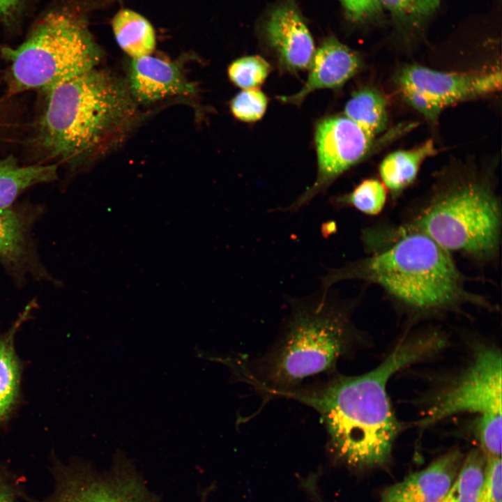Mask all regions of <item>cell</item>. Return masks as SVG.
Returning <instances> with one entry per match:
<instances>
[{"instance_id":"cell-17","label":"cell","mask_w":502,"mask_h":502,"mask_svg":"<svg viewBox=\"0 0 502 502\" xmlns=\"http://www.w3.org/2000/svg\"><path fill=\"white\" fill-rule=\"evenodd\" d=\"M432 139L406 150H397L388 154L379 167L381 181L396 199L416 179L420 167L428 158L436 153Z\"/></svg>"},{"instance_id":"cell-31","label":"cell","mask_w":502,"mask_h":502,"mask_svg":"<svg viewBox=\"0 0 502 502\" xmlns=\"http://www.w3.org/2000/svg\"><path fill=\"white\" fill-rule=\"evenodd\" d=\"M20 0H0V16L10 17L17 9Z\"/></svg>"},{"instance_id":"cell-14","label":"cell","mask_w":502,"mask_h":502,"mask_svg":"<svg viewBox=\"0 0 502 502\" xmlns=\"http://www.w3.org/2000/svg\"><path fill=\"white\" fill-rule=\"evenodd\" d=\"M56 487L43 501L32 502H144L130 485L97 480L62 465L54 468Z\"/></svg>"},{"instance_id":"cell-5","label":"cell","mask_w":502,"mask_h":502,"mask_svg":"<svg viewBox=\"0 0 502 502\" xmlns=\"http://www.w3.org/2000/svg\"><path fill=\"white\" fill-rule=\"evenodd\" d=\"M352 305L323 290L295 301L279 340L257 363L253 379L265 390L285 396L302 381L333 370L356 340Z\"/></svg>"},{"instance_id":"cell-15","label":"cell","mask_w":502,"mask_h":502,"mask_svg":"<svg viewBox=\"0 0 502 502\" xmlns=\"http://www.w3.org/2000/svg\"><path fill=\"white\" fill-rule=\"evenodd\" d=\"M0 263L16 275L40 268L28 219L13 206L0 209Z\"/></svg>"},{"instance_id":"cell-21","label":"cell","mask_w":502,"mask_h":502,"mask_svg":"<svg viewBox=\"0 0 502 502\" xmlns=\"http://www.w3.org/2000/svg\"><path fill=\"white\" fill-rule=\"evenodd\" d=\"M487 458L478 450L464 458L458 474L439 502H477L486 478Z\"/></svg>"},{"instance_id":"cell-27","label":"cell","mask_w":502,"mask_h":502,"mask_svg":"<svg viewBox=\"0 0 502 502\" xmlns=\"http://www.w3.org/2000/svg\"><path fill=\"white\" fill-rule=\"evenodd\" d=\"M348 15L361 21L375 17L382 10L379 0H341Z\"/></svg>"},{"instance_id":"cell-1","label":"cell","mask_w":502,"mask_h":502,"mask_svg":"<svg viewBox=\"0 0 502 502\" xmlns=\"http://www.w3.org/2000/svg\"><path fill=\"white\" fill-rule=\"evenodd\" d=\"M362 241L366 255L330 269L323 290L344 280L363 281L416 316L458 312L467 305L495 309L469 289L452 254L425 234L402 222L382 224L364 229Z\"/></svg>"},{"instance_id":"cell-22","label":"cell","mask_w":502,"mask_h":502,"mask_svg":"<svg viewBox=\"0 0 502 502\" xmlns=\"http://www.w3.org/2000/svg\"><path fill=\"white\" fill-rule=\"evenodd\" d=\"M388 190L381 180L368 178L363 180L351 192L334 197L331 203L335 208H353L370 216L379 215L384 208Z\"/></svg>"},{"instance_id":"cell-3","label":"cell","mask_w":502,"mask_h":502,"mask_svg":"<svg viewBox=\"0 0 502 502\" xmlns=\"http://www.w3.org/2000/svg\"><path fill=\"white\" fill-rule=\"evenodd\" d=\"M492 178L473 169L444 172L401 222L452 254L458 253L479 264L495 261L502 213Z\"/></svg>"},{"instance_id":"cell-10","label":"cell","mask_w":502,"mask_h":502,"mask_svg":"<svg viewBox=\"0 0 502 502\" xmlns=\"http://www.w3.org/2000/svg\"><path fill=\"white\" fill-rule=\"evenodd\" d=\"M463 459L457 449L445 453L425 469L386 488L381 502H439L455 480Z\"/></svg>"},{"instance_id":"cell-16","label":"cell","mask_w":502,"mask_h":502,"mask_svg":"<svg viewBox=\"0 0 502 502\" xmlns=\"http://www.w3.org/2000/svg\"><path fill=\"white\" fill-rule=\"evenodd\" d=\"M34 307V302L29 303L11 327L0 333V425L10 418L19 402L22 366L15 349V337Z\"/></svg>"},{"instance_id":"cell-25","label":"cell","mask_w":502,"mask_h":502,"mask_svg":"<svg viewBox=\"0 0 502 502\" xmlns=\"http://www.w3.org/2000/svg\"><path fill=\"white\" fill-rule=\"evenodd\" d=\"M486 478L477 502H501V458L486 457Z\"/></svg>"},{"instance_id":"cell-20","label":"cell","mask_w":502,"mask_h":502,"mask_svg":"<svg viewBox=\"0 0 502 502\" xmlns=\"http://www.w3.org/2000/svg\"><path fill=\"white\" fill-rule=\"evenodd\" d=\"M344 112L345 116L372 137H377L387 128V102L375 87L365 86L353 92Z\"/></svg>"},{"instance_id":"cell-26","label":"cell","mask_w":502,"mask_h":502,"mask_svg":"<svg viewBox=\"0 0 502 502\" xmlns=\"http://www.w3.org/2000/svg\"><path fill=\"white\" fill-rule=\"evenodd\" d=\"M404 100L419 112L428 122L435 125L443 111L423 93L410 87H400Z\"/></svg>"},{"instance_id":"cell-19","label":"cell","mask_w":502,"mask_h":502,"mask_svg":"<svg viewBox=\"0 0 502 502\" xmlns=\"http://www.w3.org/2000/svg\"><path fill=\"white\" fill-rule=\"evenodd\" d=\"M120 47L132 58L150 55L155 47V33L151 24L139 13L122 9L112 22Z\"/></svg>"},{"instance_id":"cell-2","label":"cell","mask_w":502,"mask_h":502,"mask_svg":"<svg viewBox=\"0 0 502 502\" xmlns=\"http://www.w3.org/2000/svg\"><path fill=\"white\" fill-rule=\"evenodd\" d=\"M443 344L435 332L407 337L367 373L338 375L323 385L295 389L286 396L316 409L327 429L330 448L342 462L357 469L379 466L389 460L401 429L387 393L389 379Z\"/></svg>"},{"instance_id":"cell-24","label":"cell","mask_w":502,"mask_h":502,"mask_svg":"<svg viewBox=\"0 0 502 502\" xmlns=\"http://www.w3.org/2000/svg\"><path fill=\"white\" fill-rule=\"evenodd\" d=\"M268 104L265 94L257 89H244L238 93L230 104L233 115L244 122H254L264 114Z\"/></svg>"},{"instance_id":"cell-6","label":"cell","mask_w":502,"mask_h":502,"mask_svg":"<svg viewBox=\"0 0 502 502\" xmlns=\"http://www.w3.org/2000/svg\"><path fill=\"white\" fill-rule=\"evenodd\" d=\"M4 52L17 90L47 91L94 69L101 58L84 22L61 10L46 15L24 43Z\"/></svg>"},{"instance_id":"cell-12","label":"cell","mask_w":502,"mask_h":502,"mask_svg":"<svg viewBox=\"0 0 502 502\" xmlns=\"http://www.w3.org/2000/svg\"><path fill=\"white\" fill-rule=\"evenodd\" d=\"M128 88L134 100L141 103L195 93V86L187 81L178 66L151 55L132 58Z\"/></svg>"},{"instance_id":"cell-11","label":"cell","mask_w":502,"mask_h":502,"mask_svg":"<svg viewBox=\"0 0 502 502\" xmlns=\"http://www.w3.org/2000/svg\"><path fill=\"white\" fill-rule=\"evenodd\" d=\"M309 67L307 79L301 89L294 95L280 97L281 101L300 104L316 90L340 87L360 70L361 61L347 45L329 38L314 52Z\"/></svg>"},{"instance_id":"cell-7","label":"cell","mask_w":502,"mask_h":502,"mask_svg":"<svg viewBox=\"0 0 502 502\" xmlns=\"http://www.w3.org/2000/svg\"><path fill=\"white\" fill-rule=\"evenodd\" d=\"M501 353L494 347L480 346L455 380L437 396L419 423L424 427L450 416L474 413L480 416L478 440L493 444L501 439Z\"/></svg>"},{"instance_id":"cell-23","label":"cell","mask_w":502,"mask_h":502,"mask_svg":"<svg viewBox=\"0 0 502 502\" xmlns=\"http://www.w3.org/2000/svg\"><path fill=\"white\" fill-rule=\"evenodd\" d=\"M271 71L269 63L259 56H248L235 60L228 68L230 80L243 89L261 85Z\"/></svg>"},{"instance_id":"cell-4","label":"cell","mask_w":502,"mask_h":502,"mask_svg":"<svg viewBox=\"0 0 502 502\" xmlns=\"http://www.w3.org/2000/svg\"><path fill=\"white\" fill-rule=\"evenodd\" d=\"M40 141L54 157L83 158L102 151L130 127L136 112L128 86L95 68L50 89Z\"/></svg>"},{"instance_id":"cell-9","label":"cell","mask_w":502,"mask_h":502,"mask_svg":"<svg viewBox=\"0 0 502 502\" xmlns=\"http://www.w3.org/2000/svg\"><path fill=\"white\" fill-rule=\"evenodd\" d=\"M394 79L398 88L410 87L423 93L442 110L492 95L501 88V73L496 70L446 72L412 64L400 68Z\"/></svg>"},{"instance_id":"cell-13","label":"cell","mask_w":502,"mask_h":502,"mask_svg":"<svg viewBox=\"0 0 502 502\" xmlns=\"http://www.w3.org/2000/svg\"><path fill=\"white\" fill-rule=\"evenodd\" d=\"M266 33L285 68L298 71L310 66L314 53L313 39L294 8L283 6L276 8L268 20Z\"/></svg>"},{"instance_id":"cell-28","label":"cell","mask_w":502,"mask_h":502,"mask_svg":"<svg viewBox=\"0 0 502 502\" xmlns=\"http://www.w3.org/2000/svg\"><path fill=\"white\" fill-rule=\"evenodd\" d=\"M383 8L399 20L411 22L417 0H379Z\"/></svg>"},{"instance_id":"cell-8","label":"cell","mask_w":502,"mask_h":502,"mask_svg":"<svg viewBox=\"0 0 502 502\" xmlns=\"http://www.w3.org/2000/svg\"><path fill=\"white\" fill-rule=\"evenodd\" d=\"M412 124L395 128L378 141L351 120L335 116L319 121L315 130L318 172L313 184L284 211H296L324 192L341 174L356 165L388 140L411 128Z\"/></svg>"},{"instance_id":"cell-30","label":"cell","mask_w":502,"mask_h":502,"mask_svg":"<svg viewBox=\"0 0 502 502\" xmlns=\"http://www.w3.org/2000/svg\"><path fill=\"white\" fill-rule=\"evenodd\" d=\"M15 492L7 480L0 478V502H14Z\"/></svg>"},{"instance_id":"cell-18","label":"cell","mask_w":502,"mask_h":502,"mask_svg":"<svg viewBox=\"0 0 502 502\" xmlns=\"http://www.w3.org/2000/svg\"><path fill=\"white\" fill-rule=\"evenodd\" d=\"M57 178L56 165H20L13 156L0 160V209L13 206L26 189Z\"/></svg>"},{"instance_id":"cell-29","label":"cell","mask_w":502,"mask_h":502,"mask_svg":"<svg viewBox=\"0 0 502 502\" xmlns=\"http://www.w3.org/2000/svg\"><path fill=\"white\" fill-rule=\"evenodd\" d=\"M441 0H417L411 22H416L429 16L439 6Z\"/></svg>"}]
</instances>
